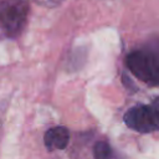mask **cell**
Segmentation results:
<instances>
[{"label": "cell", "instance_id": "5b68a950", "mask_svg": "<svg viewBox=\"0 0 159 159\" xmlns=\"http://www.w3.org/2000/svg\"><path fill=\"white\" fill-rule=\"evenodd\" d=\"M94 159H118L112 147L106 142H97L93 148Z\"/></svg>", "mask_w": 159, "mask_h": 159}, {"label": "cell", "instance_id": "8992f818", "mask_svg": "<svg viewBox=\"0 0 159 159\" xmlns=\"http://www.w3.org/2000/svg\"><path fill=\"white\" fill-rule=\"evenodd\" d=\"M1 133H2V127H1V122H0V137H1Z\"/></svg>", "mask_w": 159, "mask_h": 159}, {"label": "cell", "instance_id": "6da1fadb", "mask_svg": "<svg viewBox=\"0 0 159 159\" xmlns=\"http://www.w3.org/2000/svg\"><path fill=\"white\" fill-rule=\"evenodd\" d=\"M127 67L140 81L159 86V56L154 52L138 50L128 55L125 60Z\"/></svg>", "mask_w": 159, "mask_h": 159}, {"label": "cell", "instance_id": "277c9868", "mask_svg": "<svg viewBox=\"0 0 159 159\" xmlns=\"http://www.w3.org/2000/svg\"><path fill=\"white\" fill-rule=\"evenodd\" d=\"M68 142H70V132L63 125L50 128L43 135V143L48 150L65 149Z\"/></svg>", "mask_w": 159, "mask_h": 159}, {"label": "cell", "instance_id": "3957f363", "mask_svg": "<svg viewBox=\"0 0 159 159\" xmlns=\"http://www.w3.org/2000/svg\"><path fill=\"white\" fill-rule=\"evenodd\" d=\"M124 122L129 128L139 133L159 130V98L148 106L130 108L124 114Z\"/></svg>", "mask_w": 159, "mask_h": 159}, {"label": "cell", "instance_id": "7a4b0ae2", "mask_svg": "<svg viewBox=\"0 0 159 159\" xmlns=\"http://www.w3.org/2000/svg\"><path fill=\"white\" fill-rule=\"evenodd\" d=\"M27 14V0H4L0 2V25L10 36H16L21 32Z\"/></svg>", "mask_w": 159, "mask_h": 159}]
</instances>
